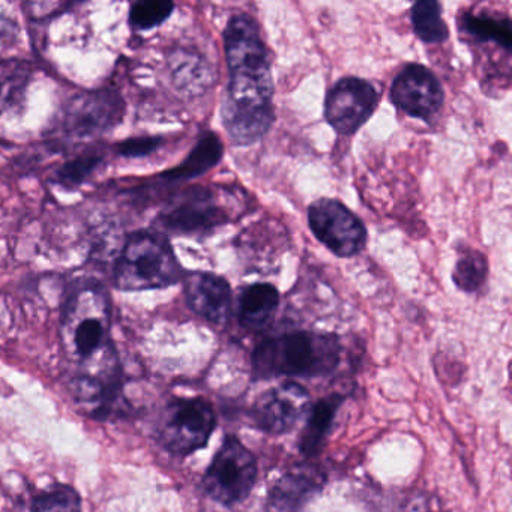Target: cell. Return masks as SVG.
Wrapping results in <instances>:
<instances>
[{
    "mask_svg": "<svg viewBox=\"0 0 512 512\" xmlns=\"http://www.w3.org/2000/svg\"><path fill=\"white\" fill-rule=\"evenodd\" d=\"M109 296L92 284L77 289L62 310V352L70 368V388L80 403L109 409L121 388V364L110 337Z\"/></svg>",
    "mask_w": 512,
    "mask_h": 512,
    "instance_id": "1",
    "label": "cell"
},
{
    "mask_svg": "<svg viewBox=\"0 0 512 512\" xmlns=\"http://www.w3.org/2000/svg\"><path fill=\"white\" fill-rule=\"evenodd\" d=\"M224 52L230 82L223 106L235 109H271L274 79L268 50L259 26L245 14H236L224 31Z\"/></svg>",
    "mask_w": 512,
    "mask_h": 512,
    "instance_id": "2",
    "label": "cell"
},
{
    "mask_svg": "<svg viewBox=\"0 0 512 512\" xmlns=\"http://www.w3.org/2000/svg\"><path fill=\"white\" fill-rule=\"evenodd\" d=\"M340 361V343L332 335L298 331L268 338L253 353L254 379L320 377Z\"/></svg>",
    "mask_w": 512,
    "mask_h": 512,
    "instance_id": "3",
    "label": "cell"
},
{
    "mask_svg": "<svg viewBox=\"0 0 512 512\" xmlns=\"http://www.w3.org/2000/svg\"><path fill=\"white\" fill-rule=\"evenodd\" d=\"M182 278L172 245L157 232H137L128 239L115 266L118 289H164Z\"/></svg>",
    "mask_w": 512,
    "mask_h": 512,
    "instance_id": "4",
    "label": "cell"
},
{
    "mask_svg": "<svg viewBox=\"0 0 512 512\" xmlns=\"http://www.w3.org/2000/svg\"><path fill=\"white\" fill-rule=\"evenodd\" d=\"M217 425V415L203 398L170 401L158 424V440L176 455H188L208 445Z\"/></svg>",
    "mask_w": 512,
    "mask_h": 512,
    "instance_id": "5",
    "label": "cell"
},
{
    "mask_svg": "<svg viewBox=\"0 0 512 512\" xmlns=\"http://www.w3.org/2000/svg\"><path fill=\"white\" fill-rule=\"evenodd\" d=\"M256 479L257 461L253 452L241 440L227 436L203 478V488L215 502L233 506L250 496Z\"/></svg>",
    "mask_w": 512,
    "mask_h": 512,
    "instance_id": "6",
    "label": "cell"
},
{
    "mask_svg": "<svg viewBox=\"0 0 512 512\" xmlns=\"http://www.w3.org/2000/svg\"><path fill=\"white\" fill-rule=\"evenodd\" d=\"M124 112V101L116 92H85L68 101L59 130L70 139H88L118 127Z\"/></svg>",
    "mask_w": 512,
    "mask_h": 512,
    "instance_id": "7",
    "label": "cell"
},
{
    "mask_svg": "<svg viewBox=\"0 0 512 512\" xmlns=\"http://www.w3.org/2000/svg\"><path fill=\"white\" fill-rule=\"evenodd\" d=\"M308 224L316 238L340 257L356 256L367 242L362 221L338 200L314 202L308 208Z\"/></svg>",
    "mask_w": 512,
    "mask_h": 512,
    "instance_id": "8",
    "label": "cell"
},
{
    "mask_svg": "<svg viewBox=\"0 0 512 512\" xmlns=\"http://www.w3.org/2000/svg\"><path fill=\"white\" fill-rule=\"evenodd\" d=\"M379 92L367 80L346 77L335 83L325 103L329 125L343 136L355 134L376 110Z\"/></svg>",
    "mask_w": 512,
    "mask_h": 512,
    "instance_id": "9",
    "label": "cell"
},
{
    "mask_svg": "<svg viewBox=\"0 0 512 512\" xmlns=\"http://www.w3.org/2000/svg\"><path fill=\"white\" fill-rule=\"evenodd\" d=\"M310 409V394L295 382L281 383L260 395L251 410V418L260 430L284 434L293 430Z\"/></svg>",
    "mask_w": 512,
    "mask_h": 512,
    "instance_id": "10",
    "label": "cell"
},
{
    "mask_svg": "<svg viewBox=\"0 0 512 512\" xmlns=\"http://www.w3.org/2000/svg\"><path fill=\"white\" fill-rule=\"evenodd\" d=\"M391 100L406 115L428 122L442 109V85L428 68L407 65L392 83Z\"/></svg>",
    "mask_w": 512,
    "mask_h": 512,
    "instance_id": "11",
    "label": "cell"
},
{
    "mask_svg": "<svg viewBox=\"0 0 512 512\" xmlns=\"http://www.w3.org/2000/svg\"><path fill=\"white\" fill-rule=\"evenodd\" d=\"M208 191H187L161 214L160 223L170 232L194 233L212 229L226 221Z\"/></svg>",
    "mask_w": 512,
    "mask_h": 512,
    "instance_id": "12",
    "label": "cell"
},
{
    "mask_svg": "<svg viewBox=\"0 0 512 512\" xmlns=\"http://www.w3.org/2000/svg\"><path fill=\"white\" fill-rule=\"evenodd\" d=\"M188 307L208 322L224 325L232 314V289L220 275L196 272L185 280Z\"/></svg>",
    "mask_w": 512,
    "mask_h": 512,
    "instance_id": "13",
    "label": "cell"
},
{
    "mask_svg": "<svg viewBox=\"0 0 512 512\" xmlns=\"http://www.w3.org/2000/svg\"><path fill=\"white\" fill-rule=\"evenodd\" d=\"M278 304L280 295L272 284H253L239 296V323L250 331H260L272 322Z\"/></svg>",
    "mask_w": 512,
    "mask_h": 512,
    "instance_id": "14",
    "label": "cell"
},
{
    "mask_svg": "<svg viewBox=\"0 0 512 512\" xmlns=\"http://www.w3.org/2000/svg\"><path fill=\"white\" fill-rule=\"evenodd\" d=\"M272 122L274 107L251 110L223 106V124L236 145H253L268 133Z\"/></svg>",
    "mask_w": 512,
    "mask_h": 512,
    "instance_id": "15",
    "label": "cell"
},
{
    "mask_svg": "<svg viewBox=\"0 0 512 512\" xmlns=\"http://www.w3.org/2000/svg\"><path fill=\"white\" fill-rule=\"evenodd\" d=\"M223 157V145L214 133H206L194 146L191 154L170 172L164 173V181L178 182L197 178L217 166Z\"/></svg>",
    "mask_w": 512,
    "mask_h": 512,
    "instance_id": "16",
    "label": "cell"
},
{
    "mask_svg": "<svg viewBox=\"0 0 512 512\" xmlns=\"http://www.w3.org/2000/svg\"><path fill=\"white\" fill-rule=\"evenodd\" d=\"M341 403H343V397L334 394L323 398L313 407L307 427H305L301 442H299L302 454L313 457L320 451L326 436L331 431L332 421H334L335 413L340 409Z\"/></svg>",
    "mask_w": 512,
    "mask_h": 512,
    "instance_id": "17",
    "label": "cell"
},
{
    "mask_svg": "<svg viewBox=\"0 0 512 512\" xmlns=\"http://www.w3.org/2000/svg\"><path fill=\"white\" fill-rule=\"evenodd\" d=\"M31 76L25 62H0V116L22 106Z\"/></svg>",
    "mask_w": 512,
    "mask_h": 512,
    "instance_id": "18",
    "label": "cell"
},
{
    "mask_svg": "<svg viewBox=\"0 0 512 512\" xmlns=\"http://www.w3.org/2000/svg\"><path fill=\"white\" fill-rule=\"evenodd\" d=\"M314 490L316 484L307 476H284L272 490L269 512H302Z\"/></svg>",
    "mask_w": 512,
    "mask_h": 512,
    "instance_id": "19",
    "label": "cell"
},
{
    "mask_svg": "<svg viewBox=\"0 0 512 512\" xmlns=\"http://www.w3.org/2000/svg\"><path fill=\"white\" fill-rule=\"evenodd\" d=\"M412 25L424 43L440 44L448 40V26L442 19V8L433 0H421L413 5Z\"/></svg>",
    "mask_w": 512,
    "mask_h": 512,
    "instance_id": "20",
    "label": "cell"
},
{
    "mask_svg": "<svg viewBox=\"0 0 512 512\" xmlns=\"http://www.w3.org/2000/svg\"><path fill=\"white\" fill-rule=\"evenodd\" d=\"M463 28L467 34L479 41H494L505 47L506 50L512 46V29L509 20L493 19L488 16H464Z\"/></svg>",
    "mask_w": 512,
    "mask_h": 512,
    "instance_id": "21",
    "label": "cell"
},
{
    "mask_svg": "<svg viewBox=\"0 0 512 512\" xmlns=\"http://www.w3.org/2000/svg\"><path fill=\"white\" fill-rule=\"evenodd\" d=\"M173 82L178 88L188 92L202 91L206 83V70L203 62L188 52H176L170 61Z\"/></svg>",
    "mask_w": 512,
    "mask_h": 512,
    "instance_id": "22",
    "label": "cell"
},
{
    "mask_svg": "<svg viewBox=\"0 0 512 512\" xmlns=\"http://www.w3.org/2000/svg\"><path fill=\"white\" fill-rule=\"evenodd\" d=\"M487 260L479 251H467L461 254L455 266L454 281L464 292H475L484 284L487 277Z\"/></svg>",
    "mask_w": 512,
    "mask_h": 512,
    "instance_id": "23",
    "label": "cell"
},
{
    "mask_svg": "<svg viewBox=\"0 0 512 512\" xmlns=\"http://www.w3.org/2000/svg\"><path fill=\"white\" fill-rule=\"evenodd\" d=\"M175 5L166 0H145L131 5L130 25L136 31L157 28L172 16Z\"/></svg>",
    "mask_w": 512,
    "mask_h": 512,
    "instance_id": "24",
    "label": "cell"
},
{
    "mask_svg": "<svg viewBox=\"0 0 512 512\" xmlns=\"http://www.w3.org/2000/svg\"><path fill=\"white\" fill-rule=\"evenodd\" d=\"M32 512H82V499L70 485H59L38 494Z\"/></svg>",
    "mask_w": 512,
    "mask_h": 512,
    "instance_id": "25",
    "label": "cell"
},
{
    "mask_svg": "<svg viewBox=\"0 0 512 512\" xmlns=\"http://www.w3.org/2000/svg\"><path fill=\"white\" fill-rule=\"evenodd\" d=\"M101 161H103V155L98 152L80 155L68 161L56 172L55 182L64 188L79 187L100 167Z\"/></svg>",
    "mask_w": 512,
    "mask_h": 512,
    "instance_id": "26",
    "label": "cell"
},
{
    "mask_svg": "<svg viewBox=\"0 0 512 512\" xmlns=\"http://www.w3.org/2000/svg\"><path fill=\"white\" fill-rule=\"evenodd\" d=\"M161 146L160 137H136L125 142L118 143L116 151L121 157L142 158L154 154Z\"/></svg>",
    "mask_w": 512,
    "mask_h": 512,
    "instance_id": "27",
    "label": "cell"
},
{
    "mask_svg": "<svg viewBox=\"0 0 512 512\" xmlns=\"http://www.w3.org/2000/svg\"><path fill=\"white\" fill-rule=\"evenodd\" d=\"M20 28L16 20L0 13V46H10L19 38Z\"/></svg>",
    "mask_w": 512,
    "mask_h": 512,
    "instance_id": "28",
    "label": "cell"
}]
</instances>
